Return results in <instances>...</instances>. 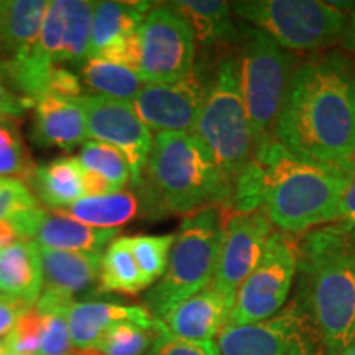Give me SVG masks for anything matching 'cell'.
<instances>
[{
    "instance_id": "obj_1",
    "label": "cell",
    "mask_w": 355,
    "mask_h": 355,
    "mask_svg": "<svg viewBox=\"0 0 355 355\" xmlns=\"http://www.w3.org/2000/svg\"><path fill=\"white\" fill-rule=\"evenodd\" d=\"M296 157L322 165H355V60L343 51L298 66L275 128Z\"/></svg>"
},
{
    "instance_id": "obj_2",
    "label": "cell",
    "mask_w": 355,
    "mask_h": 355,
    "mask_svg": "<svg viewBox=\"0 0 355 355\" xmlns=\"http://www.w3.org/2000/svg\"><path fill=\"white\" fill-rule=\"evenodd\" d=\"M295 298L318 327L331 355L355 340V222L337 220L298 242Z\"/></svg>"
},
{
    "instance_id": "obj_3",
    "label": "cell",
    "mask_w": 355,
    "mask_h": 355,
    "mask_svg": "<svg viewBox=\"0 0 355 355\" xmlns=\"http://www.w3.org/2000/svg\"><path fill=\"white\" fill-rule=\"evenodd\" d=\"M261 173V207L283 234H308L339 220V206L355 165H322L272 140L254 155Z\"/></svg>"
},
{
    "instance_id": "obj_4",
    "label": "cell",
    "mask_w": 355,
    "mask_h": 355,
    "mask_svg": "<svg viewBox=\"0 0 355 355\" xmlns=\"http://www.w3.org/2000/svg\"><path fill=\"white\" fill-rule=\"evenodd\" d=\"M232 181L193 132H159L140 188L152 214L189 216L209 206L229 207Z\"/></svg>"
},
{
    "instance_id": "obj_5",
    "label": "cell",
    "mask_w": 355,
    "mask_h": 355,
    "mask_svg": "<svg viewBox=\"0 0 355 355\" xmlns=\"http://www.w3.org/2000/svg\"><path fill=\"white\" fill-rule=\"evenodd\" d=\"M239 79L255 153L275 139V128L290 92L298 61L261 30L239 21Z\"/></svg>"
},
{
    "instance_id": "obj_6",
    "label": "cell",
    "mask_w": 355,
    "mask_h": 355,
    "mask_svg": "<svg viewBox=\"0 0 355 355\" xmlns=\"http://www.w3.org/2000/svg\"><path fill=\"white\" fill-rule=\"evenodd\" d=\"M225 216L227 207L222 206L204 207L184 216L175 234L166 272L146 293V309L153 318H165L175 306L211 285Z\"/></svg>"
},
{
    "instance_id": "obj_7",
    "label": "cell",
    "mask_w": 355,
    "mask_h": 355,
    "mask_svg": "<svg viewBox=\"0 0 355 355\" xmlns=\"http://www.w3.org/2000/svg\"><path fill=\"white\" fill-rule=\"evenodd\" d=\"M191 132L206 145L232 184L254 159L255 145L243 105L237 56L222 58L217 64L201 114Z\"/></svg>"
},
{
    "instance_id": "obj_8",
    "label": "cell",
    "mask_w": 355,
    "mask_h": 355,
    "mask_svg": "<svg viewBox=\"0 0 355 355\" xmlns=\"http://www.w3.org/2000/svg\"><path fill=\"white\" fill-rule=\"evenodd\" d=\"M230 8L239 21L261 30L293 55L339 43L349 19L337 3L319 0H242Z\"/></svg>"
},
{
    "instance_id": "obj_9",
    "label": "cell",
    "mask_w": 355,
    "mask_h": 355,
    "mask_svg": "<svg viewBox=\"0 0 355 355\" xmlns=\"http://www.w3.org/2000/svg\"><path fill=\"white\" fill-rule=\"evenodd\" d=\"M298 273V242L288 234L273 230L265 243L259 263L235 295L230 326L261 322L286 306Z\"/></svg>"
},
{
    "instance_id": "obj_10",
    "label": "cell",
    "mask_w": 355,
    "mask_h": 355,
    "mask_svg": "<svg viewBox=\"0 0 355 355\" xmlns=\"http://www.w3.org/2000/svg\"><path fill=\"white\" fill-rule=\"evenodd\" d=\"M220 355H331L313 319L293 300L261 322L225 327L217 336Z\"/></svg>"
},
{
    "instance_id": "obj_11",
    "label": "cell",
    "mask_w": 355,
    "mask_h": 355,
    "mask_svg": "<svg viewBox=\"0 0 355 355\" xmlns=\"http://www.w3.org/2000/svg\"><path fill=\"white\" fill-rule=\"evenodd\" d=\"M139 76L145 84L178 81L196 66L193 28L170 3L150 8L139 28Z\"/></svg>"
},
{
    "instance_id": "obj_12",
    "label": "cell",
    "mask_w": 355,
    "mask_h": 355,
    "mask_svg": "<svg viewBox=\"0 0 355 355\" xmlns=\"http://www.w3.org/2000/svg\"><path fill=\"white\" fill-rule=\"evenodd\" d=\"M76 102L86 115L89 139L117 148L130 166V183L140 188L153 146L152 130L140 121L130 102L99 94H83Z\"/></svg>"
},
{
    "instance_id": "obj_13",
    "label": "cell",
    "mask_w": 355,
    "mask_h": 355,
    "mask_svg": "<svg viewBox=\"0 0 355 355\" xmlns=\"http://www.w3.org/2000/svg\"><path fill=\"white\" fill-rule=\"evenodd\" d=\"M211 79L194 66L189 74L173 83H148L130 104L150 130L191 132L196 125Z\"/></svg>"
},
{
    "instance_id": "obj_14",
    "label": "cell",
    "mask_w": 355,
    "mask_h": 355,
    "mask_svg": "<svg viewBox=\"0 0 355 355\" xmlns=\"http://www.w3.org/2000/svg\"><path fill=\"white\" fill-rule=\"evenodd\" d=\"M272 232L273 224L263 207L252 212L227 211L211 285L232 306L239 288L259 263Z\"/></svg>"
},
{
    "instance_id": "obj_15",
    "label": "cell",
    "mask_w": 355,
    "mask_h": 355,
    "mask_svg": "<svg viewBox=\"0 0 355 355\" xmlns=\"http://www.w3.org/2000/svg\"><path fill=\"white\" fill-rule=\"evenodd\" d=\"M12 220L21 241H32L53 250L104 254L107 243H112L121 232V229L89 227L63 212H48L40 207L19 212Z\"/></svg>"
},
{
    "instance_id": "obj_16",
    "label": "cell",
    "mask_w": 355,
    "mask_h": 355,
    "mask_svg": "<svg viewBox=\"0 0 355 355\" xmlns=\"http://www.w3.org/2000/svg\"><path fill=\"white\" fill-rule=\"evenodd\" d=\"M232 303L212 285L175 306L162 318L166 334L186 340H212L229 322Z\"/></svg>"
},
{
    "instance_id": "obj_17",
    "label": "cell",
    "mask_w": 355,
    "mask_h": 355,
    "mask_svg": "<svg viewBox=\"0 0 355 355\" xmlns=\"http://www.w3.org/2000/svg\"><path fill=\"white\" fill-rule=\"evenodd\" d=\"M66 318L74 349H94L102 334L117 322L132 321L145 327H155L159 321L141 306H123L101 301H74L69 306Z\"/></svg>"
},
{
    "instance_id": "obj_18",
    "label": "cell",
    "mask_w": 355,
    "mask_h": 355,
    "mask_svg": "<svg viewBox=\"0 0 355 355\" xmlns=\"http://www.w3.org/2000/svg\"><path fill=\"white\" fill-rule=\"evenodd\" d=\"M35 102L33 137L40 145L73 150L86 144V115L76 99L43 94Z\"/></svg>"
},
{
    "instance_id": "obj_19",
    "label": "cell",
    "mask_w": 355,
    "mask_h": 355,
    "mask_svg": "<svg viewBox=\"0 0 355 355\" xmlns=\"http://www.w3.org/2000/svg\"><path fill=\"white\" fill-rule=\"evenodd\" d=\"M40 259L43 272L42 293L73 300L74 295L87 290L99 279L102 254L40 247Z\"/></svg>"
},
{
    "instance_id": "obj_20",
    "label": "cell",
    "mask_w": 355,
    "mask_h": 355,
    "mask_svg": "<svg viewBox=\"0 0 355 355\" xmlns=\"http://www.w3.org/2000/svg\"><path fill=\"white\" fill-rule=\"evenodd\" d=\"M44 0H12L6 2L0 46L7 53L3 69L19 68L35 55L46 12Z\"/></svg>"
},
{
    "instance_id": "obj_21",
    "label": "cell",
    "mask_w": 355,
    "mask_h": 355,
    "mask_svg": "<svg viewBox=\"0 0 355 355\" xmlns=\"http://www.w3.org/2000/svg\"><path fill=\"white\" fill-rule=\"evenodd\" d=\"M43 290L40 247L19 241L0 255V293L26 306H35Z\"/></svg>"
},
{
    "instance_id": "obj_22",
    "label": "cell",
    "mask_w": 355,
    "mask_h": 355,
    "mask_svg": "<svg viewBox=\"0 0 355 355\" xmlns=\"http://www.w3.org/2000/svg\"><path fill=\"white\" fill-rule=\"evenodd\" d=\"M76 158L83 170L86 198L119 193L130 183V166L114 146L94 140L86 141Z\"/></svg>"
},
{
    "instance_id": "obj_23",
    "label": "cell",
    "mask_w": 355,
    "mask_h": 355,
    "mask_svg": "<svg viewBox=\"0 0 355 355\" xmlns=\"http://www.w3.org/2000/svg\"><path fill=\"white\" fill-rule=\"evenodd\" d=\"M170 6L189 21L196 43L204 46L241 42L239 21L234 20L229 2L220 0H180Z\"/></svg>"
},
{
    "instance_id": "obj_24",
    "label": "cell",
    "mask_w": 355,
    "mask_h": 355,
    "mask_svg": "<svg viewBox=\"0 0 355 355\" xmlns=\"http://www.w3.org/2000/svg\"><path fill=\"white\" fill-rule=\"evenodd\" d=\"M30 184L51 209L66 211L74 202L86 198L83 170L76 157L58 158L37 166Z\"/></svg>"
},
{
    "instance_id": "obj_25",
    "label": "cell",
    "mask_w": 355,
    "mask_h": 355,
    "mask_svg": "<svg viewBox=\"0 0 355 355\" xmlns=\"http://www.w3.org/2000/svg\"><path fill=\"white\" fill-rule=\"evenodd\" d=\"M140 211L139 199L130 191L104 194V196H87L74 202L63 214L73 217L83 224L94 229H121L123 224L135 219Z\"/></svg>"
},
{
    "instance_id": "obj_26",
    "label": "cell",
    "mask_w": 355,
    "mask_h": 355,
    "mask_svg": "<svg viewBox=\"0 0 355 355\" xmlns=\"http://www.w3.org/2000/svg\"><path fill=\"white\" fill-rule=\"evenodd\" d=\"M148 6L144 2H96L89 58L99 55L115 40L137 32L150 10Z\"/></svg>"
},
{
    "instance_id": "obj_27",
    "label": "cell",
    "mask_w": 355,
    "mask_h": 355,
    "mask_svg": "<svg viewBox=\"0 0 355 355\" xmlns=\"http://www.w3.org/2000/svg\"><path fill=\"white\" fill-rule=\"evenodd\" d=\"M146 288H150V283L133 259L127 237L115 239L102 254L99 291L133 296Z\"/></svg>"
},
{
    "instance_id": "obj_28",
    "label": "cell",
    "mask_w": 355,
    "mask_h": 355,
    "mask_svg": "<svg viewBox=\"0 0 355 355\" xmlns=\"http://www.w3.org/2000/svg\"><path fill=\"white\" fill-rule=\"evenodd\" d=\"M81 73L84 84L89 89L114 101L132 102L145 86L135 71L99 58H89L83 64Z\"/></svg>"
},
{
    "instance_id": "obj_29",
    "label": "cell",
    "mask_w": 355,
    "mask_h": 355,
    "mask_svg": "<svg viewBox=\"0 0 355 355\" xmlns=\"http://www.w3.org/2000/svg\"><path fill=\"white\" fill-rule=\"evenodd\" d=\"M64 20V44L61 63L84 64L91 51L92 21L96 2L89 0H60Z\"/></svg>"
},
{
    "instance_id": "obj_30",
    "label": "cell",
    "mask_w": 355,
    "mask_h": 355,
    "mask_svg": "<svg viewBox=\"0 0 355 355\" xmlns=\"http://www.w3.org/2000/svg\"><path fill=\"white\" fill-rule=\"evenodd\" d=\"M163 334H166V331L162 321L155 327L122 321L109 327L94 349L104 355H146Z\"/></svg>"
},
{
    "instance_id": "obj_31",
    "label": "cell",
    "mask_w": 355,
    "mask_h": 355,
    "mask_svg": "<svg viewBox=\"0 0 355 355\" xmlns=\"http://www.w3.org/2000/svg\"><path fill=\"white\" fill-rule=\"evenodd\" d=\"M37 165L12 119H0V178L32 183Z\"/></svg>"
},
{
    "instance_id": "obj_32",
    "label": "cell",
    "mask_w": 355,
    "mask_h": 355,
    "mask_svg": "<svg viewBox=\"0 0 355 355\" xmlns=\"http://www.w3.org/2000/svg\"><path fill=\"white\" fill-rule=\"evenodd\" d=\"M175 237V234L127 237V243L130 247L133 259H135L140 272L144 273L150 286H153V283L165 275Z\"/></svg>"
},
{
    "instance_id": "obj_33",
    "label": "cell",
    "mask_w": 355,
    "mask_h": 355,
    "mask_svg": "<svg viewBox=\"0 0 355 355\" xmlns=\"http://www.w3.org/2000/svg\"><path fill=\"white\" fill-rule=\"evenodd\" d=\"M43 334V314L32 306L20 314L19 321L6 337L7 352L38 355Z\"/></svg>"
},
{
    "instance_id": "obj_34",
    "label": "cell",
    "mask_w": 355,
    "mask_h": 355,
    "mask_svg": "<svg viewBox=\"0 0 355 355\" xmlns=\"http://www.w3.org/2000/svg\"><path fill=\"white\" fill-rule=\"evenodd\" d=\"M68 309H51L42 313L43 334L38 355H69L74 350L66 318Z\"/></svg>"
},
{
    "instance_id": "obj_35",
    "label": "cell",
    "mask_w": 355,
    "mask_h": 355,
    "mask_svg": "<svg viewBox=\"0 0 355 355\" xmlns=\"http://www.w3.org/2000/svg\"><path fill=\"white\" fill-rule=\"evenodd\" d=\"M38 207L37 198L21 181L0 178V220Z\"/></svg>"
},
{
    "instance_id": "obj_36",
    "label": "cell",
    "mask_w": 355,
    "mask_h": 355,
    "mask_svg": "<svg viewBox=\"0 0 355 355\" xmlns=\"http://www.w3.org/2000/svg\"><path fill=\"white\" fill-rule=\"evenodd\" d=\"M146 355H220L214 340H186L163 334Z\"/></svg>"
},
{
    "instance_id": "obj_37",
    "label": "cell",
    "mask_w": 355,
    "mask_h": 355,
    "mask_svg": "<svg viewBox=\"0 0 355 355\" xmlns=\"http://www.w3.org/2000/svg\"><path fill=\"white\" fill-rule=\"evenodd\" d=\"M44 94H53L64 99H78L83 96V86L78 74L71 73L64 66H55L48 78V86Z\"/></svg>"
},
{
    "instance_id": "obj_38",
    "label": "cell",
    "mask_w": 355,
    "mask_h": 355,
    "mask_svg": "<svg viewBox=\"0 0 355 355\" xmlns=\"http://www.w3.org/2000/svg\"><path fill=\"white\" fill-rule=\"evenodd\" d=\"M28 308H32V306H26L0 293V339L2 337L6 339L8 332L15 326V322L19 321L20 314Z\"/></svg>"
},
{
    "instance_id": "obj_39",
    "label": "cell",
    "mask_w": 355,
    "mask_h": 355,
    "mask_svg": "<svg viewBox=\"0 0 355 355\" xmlns=\"http://www.w3.org/2000/svg\"><path fill=\"white\" fill-rule=\"evenodd\" d=\"M33 104V101L21 99L12 91L0 79V119H17L21 117L26 109Z\"/></svg>"
},
{
    "instance_id": "obj_40",
    "label": "cell",
    "mask_w": 355,
    "mask_h": 355,
    "mask_svg": "<svg viewBox=\"0 0 355 355\" xmlns=\"http://www.w3.org/2000/svg\"><path fill=\"white\" fill-rule=\"evenodd\" d=\"M339 220L355 222V170L347 189L344 191L339 206Z\"/></svg>"
},
{
    "instance_id": "obj_41",
    "label": "cell",
    "mask_w": 355,
    "mask_h": 355,
    "mask_svg": "<svg viewBox=\"0 0 355 355\" xmlns=\"http://www.w3.org/2000/svg\"><path fill=\"white\" fill-rule=\"evenodd\" d=\"M339 44L345 55L355 56V10L349 15L347 25H345L343 37L339 40Z\"/></svg>"
},
{
    "instance_id": "obj_42",
    "label": "cell",
    "mask_w": 355,
    "mask_h": 355,
    "mask_svg": "<svg viewBox=\"0 0 355 355\" xmlns=\"http://www.w3.org/2000/svg\"><path fill=\"white\" fill-rule=\"evenodd\" d=\"M19 241H21L19 229H17V225L13 224L12 217L0 220V247L7 248V247H10L12 243H15Z\"/></svg>"
},
{
    "instance_id": "obj_43",
    "label": "cell",
    "mask_w": 355,
    "mask_h": 355,
    "mask_svg": "<svg viewBox=\"0 0 355 355\" xmlns=\"http://www.w3.org/2000/svg\"><path fill=\"white\" fill-rule=\"evenodd\" d=\"M74 352L78 355H104L97 349H74Z\"/></svg>"
},
{
    "instance_id": "obj_44",
    "label": "cell",
    "mask_w": 355,
    "mask_h": 355,
    "mask_svg": "<svg viewBox=\"0 0 355 355\" xmlns=\"http://www.w3.org/2000/svg\"><path fill=\"white\" fill-rule=\"evenodd\" d=\"M3 15H6V2H0V38H2V28H3Z\"/></svg>"
},
{
    "instance_id": "obj_45",
    "label": "cell",
    "mask_w": 355,
    "mask_h": 355,
    "mask_svg": "<svg viewBox=\"0 0 355 355\" xmlns=\"http://www.w3.org/2000/svg\"><path fill=\"white\" fill-rule=\"evenodd\" d=\"M7 354V345H6V339H0V355Z\"/></svg>"
},
{
    "instance_id": "obj_46",
    "label": "cell",
    "mask_w": 355,
    "mask_h": 355,
    "mask_svg": "<svg viewBox=\"0 0 355 355\" xmlns=\"http://www.w3.org/2000/svg\"><path fill=\"white\" fill-rule=\"evenodd\" d=\"M343 355H355V340H354V344L350 345V347L345 350V352L343 354Z\"/></svg>"
},
{
    "instance_id": "obj_47",
    "label": "cell",
    "mask_w": 355,
    "mask_h": 355,
    "mask_svg": "<svg viewBox=\"0 0 355 355\" xmlns=\"http://www.w3.org/2000/svg\"><path fill=\"white\" fill-rule=\"evenodd\" d=\"M6 355H19V354H13V352H7Z\"/></svg>"
},
{
    "instance_id": "obj_48",
    "label": "cell",
    "mask_w": 355,
    "mask_h": 355,
    "mask_svg": "<svg viewBox=\"0 0 355 355\" xmlns=\"http://www.w3.org/2000/svg\"><path fill=\"white\" fill-rule=\"evenodd\" d=\"M2 252H3V248H2V247H0V255H2Z\"/></svg>"
},
{
    "instance_id": "obj_49",
    "label": "cell",
    "mask_w": 355,
    "mask_h": 355,
    "mask_svg": "<svg viewBox=\"0 0 355 355\" xmlns=\"http://www.w3.org/2000/svg\"><path fill=\"white\" fill-rule=\"evenodd\" d=\"M69 355H78V354H76V352H74V350H73V352H71Z\"/></svg>"
}]
</instances>
